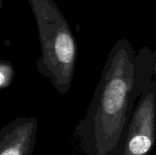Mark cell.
Listing matches in <instances>:
<instances>
[{
	"label": "cell",
	"instance_id": "obj_1",
	"mask_svg": "<svg viewBox=\"0 0 156 155\" xmlns=\"http://www.w3.org/2000/svg\"><path fill=\"white\" fill-rule=\"evenodd\" d=\"M156 77V59L124 49L112 52L101 71L85 116L74 137L84 155H120L133 108Z\"/></svg>",
	"mask_w": 156,
	"mask_h": 155
},
{
	"label": "cell",
	"instance_id": "obj_2",
	"mask_svg": "<svg viewBox=\"0 0 156 155\" xmlns=\"http://www.w3.org/2000/svg\"><path fill=\"white\" fill-rule=\"evenodd\" d=\"M34 15L41 55L36 61L37 72L53 88L66 95L75 72L77 46L69 26L54 0H27Z\"/></svg>",
	"mask_w": 156,
	"mask_h": 155
},
{
	"label": "cell",
	"instance_id": "obj_3",
	"mask_svg": "<svg viewBox=\"0 0 156 155\" xmlns=\"http://www.w3.org/2000/svg\"><path fill=\"white\" fill-rule=\"evenodd\" d=\"M156 141V79L137 100L120 155H149Z\"/></svg>",
	"mask_w": 156,
	"mask_h": 155
},
{
	"label": "cell",
	"instance_id": "obj_4",
	"mask_svg": "<svg viewBox=\"0 0 156 155\" xmlns=\"http://www.w3.org/2000/svg\"><path fill=\"white\" fill-rule=\"evenodd\" d=\"M37 133L34 117H17L0 128V155H32Z\"/></svg>",
	"mask_w": 156,
	"mask_h": 155
},
{
	"label": "cell",
	"instance_id": "obj_5",
	"mask_svg": "<svg viewBox=\"0 0 156 155\" xmlns=\"http://www.w3.org/2000/svg\"><path fill=\"white\" fill-rule=\"evenodd\" d=\"M15 77L16 71L13 64L8 60L0 58V90L9 88Z\"/></svg>",
	"mask_w": 156,
	"mask_h": 155
},
{
	"label": "cell",
	"instance_id": "obj_6",
	"mask_svg": "<svg viewBox=\"0 0 156 155\" xmlns=\"http://www.w3.org/2000/svg\"><path fill=\"white\" fill-rule=\"evenodd\" d=\"M3 2H4V0H0V9L3 7Z\"/></svg>",
	"mask_w": 156,
	"mask_h": 155
}]
</instances>
